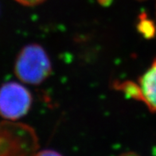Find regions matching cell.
Masks as SVG:
<instances>
[{
	"mask_svg": "<svg viewBox=\"0 0 156 156\" xmlns=\"http://www.w3.org/2000/svg\"><path fill=\"white\" fill-rule=\"evenodd\" d=\"M34 156H62V154H59L58 152L53 150H44L38 152L37 154H35Z\"/></svg>",
	"mask_w": 156,
	"mask_h": 156,
	"instance_id": "cell-5",
	"label": "cell"
},
{
	"mask_svg": "<svg viewBox=\"0 0 156 156\" xmlns=\"http://www.w3.org/2000/svg\"><path fill=\"white\" fill-rule=\"evenodd\" d=\"M32 105V96L26 87L10 81L0 87V115L8 120L24 116Z\"/></svg>",
	"mask_w": 156,
	"mask_h": 156,
	"instance_id": "cell-2",
	"label": "cell"
},
{
	"mask_svg": "<svg viewBox=\"0 0 156 156\" xmlns=\"http://www.w3.org/2000/svg\"><path fill=\"white\" fill-rule=\"evenodd\" d=\"M128 92L131 97L144 101L151 111L156 112V58L151 67L140 77L139 84L131 87Z\"/></svg>",
	"mask_w": 156,
	"mask_h": 156,
	"instance_id": "cell-3",
	"label": "cell"
},
{
	"mask_svg": "<svg viewBox=\"0 0 156 156\" xmlns=\"http://www.w3.org/2000/svg\"><path fill=\"white\" fill-rule=\"evenodd\" d=\"M52 65L47 53L38 44L26 45L15 61V75L21 81L39 84L51 74Z\"/></svg>",
	"mask_w": 156,
	"mask_h": 156,
	"instance_id": "cell-1",
	"label": "cell"
},
{
	"mask_svg": "<svg viewBox=\"0 0 156 156\" xmlns=\"http://www.w3.org/2000/svg\"><path fill=\"white\" fill-rule=\"evenodd\" d=\"M18 3L23 6H34L36 5L41 4L45 0H15Z\"/></svg>",
	"mask_w": 156,
	"mask_h": 156,
	"instance_id": "cell-4",
	"label": "cell"
},
{
	"mask_svg": "<svg viewBox=\"0 0 156 156\" xmlns=\"http://www.w3.org/2000/svg\"><path fill=\"white\" fill-rule=\"evenodd\" d=\"M124 156H136V154H126Z\"/></svg>",
	"mask_w": 156,
	"mask_h": 156,
	"instance_id": "cell-6",
	"label": "cell"
}]
</instances>
